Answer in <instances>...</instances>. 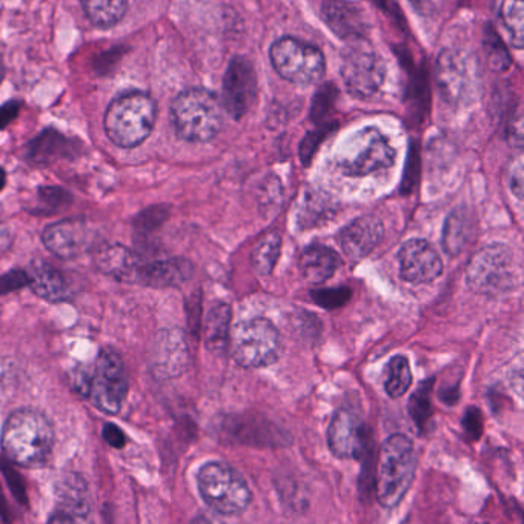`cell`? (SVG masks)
Here are the masks:
<instances>
[{
	"mask_svg": "<svg viewBox=\"0 0 524 524\" xmlns=\"http://www.w3.org/2000/svg\"><path fill=\"white\" fill-rule=\"evenodd\" d=\"M0 445L5 457L16 465L40 468L53 454V423L37 409H17L5 422Z\"/></svg>",
	"mask_w": 524,
	"mask_h": 524,
	"instance_id": "cell-1",
	"label": "cell"
},
{
	"mask_svg": "<svg viewBox=\"0 0 524 524\" xmlns=\"http://www.w3.org/2000/svg\"><path fill=\"white\" fill-rule=\"evenodd\" d=\"M156 119V100L143 91H130L110 103L103 125L114 145L130 150L151 136Z\"/></svg>",
	"mask_w": 524,
	"mask_h": 524,
	"instance_id": "cell-2",
	"label": "cell"
},
{
	"mask_svg": "<svg viewBox=\"0 0 524 524\" xmlns=\"http://www.w3.org/2000/svg\"><path fill=\"white\" fill-rule=\"evenodd\" d=\"M171 120L177 136L186 142H209L222 130L223 105L213 91L190 88L173 100Z\"/></svg>",
	"mask_w": 524,
	"mask_h": 524,
	"instance_id": "cell-3",
	"label": "cell"
},
{
	"mask_svg": "<svg viewBox=\"0 0 524 524\" xmlns=\"http://www.w3.org/2000/svg\"><path fill=\"white\" fill-rule=\"evenodd\" d=\"M414 445L406 435L394 434L386 438L379 454V468L375 475V495L386 509L402 503L414 481Z\"/></svg>",
	"mask_w": 524,
	"mask_h": 524,
	"instance_id": "cell-4",
	"label": "cell"
},
{
	"mask_svg": "<svg viewBox=\"0 0 524 524\" xmlns=\"http://www.w3.org/2000/svg\"><path fill=\"white\" fill-rule=\"evenodd\" d=\"M76 389L105 414L116 415L127 398L128 379L116 351L100 352L93 371L76 372Z\"/></svg>",
	"mask_w": 524,
	"mask_h": 524,
	"instance_id": "cell-5",
	"label": "cell"
},
{
	"mask_svg": "<svg viewBox=\"0 0 524 524\" xmlns=\"http://www.w3.org/2000/svg\"><path fill=\"white\" fill-rule=\"evenodd\" d=\"M200 495L220 515H239L251 503L245 478L222 461H209L197 475Z\"/></svg>",
	"mask_w": 524,
	"mask_h": 524,
	"instance_id": "cell-6",
	"label": "cell"
},
{
	"mask_svg": "<svg viewBox=\"0 0 524 524\" xmlns=\"http://www.w3.org/2000/svg\"><path fill=\"white\" fill-rule=\"evenodd\" d=\"M518 266L509 246L494 243L472 257L466 271V282L481 296H500L517 286Z\"/></svg>",
	"mask_w": 524,
	"mask_h": 524,
	"instance_id": "cell-7",
	"label": "cell"
},
{
	"mask_svg": "<svg viewBox=\"0 0 524 524\" xmlns=\"http://www.w3.org/2000/svg\"><path fill=\"white\" fill-rule=\"evenodd\" d=\"M395 150L379 128L368 127L343 142L337 165L346 176L363 177L394 165Z\"/></svg>",
	"mask_w": 524,
	"mask_h": 524,
	"instance_id": "cell-8",
	"label": "cell"
},
{
	"mask_svg": "<svg viewBox=\"0 0 524 524\" xmlns=\"http://www.w3.org/2000/svg\"><path fill=\"white\" fill-rule=\"evenodd\" d=\"M234 360L245 368H265L276 363L282 351L279 331L269 320H245L229 334Z\"/></svg>",
	"mask_w": 524,
	"mask_h": 524,
	"instance_id": "cell-9",
	"label": "cell"
},
{
	"mask_svg": "<svg viewBox=\"0 0 524 524\" xmlns=\"http://www.w3.org/2000/svg\"><path fill=\"white\" fill-rule=\"evenodd\" d=\"M269 57L277 74L296 85H312L325 74V56L322 51L296 37H282L274 42Z\"/></svg>",
	"mask_w": 524,
	"mask_h": 524,
	"instance_id": "cell-10",
	"label": "cell"
},
{
	"mask_svg": "<svg viewBox=\"0 0 524 524\" xmlns=\"http://www.w3.org/2000/svg\"><path fill=\"white\" fill-rule=\"evenodd\" d=\"M437 83L446 102L452 105L472 102L480 90L477 59L465 51H443L437 59Z\"/></svg>",
	"mask_w": 524,
	"mask_h": 524,
	"instance_id": "cell-11",
	"label": "cell"
},
{
	"mask_svg": "<svg viewBox=\"0 0 524 524\" xmlns=\"http://www.w3.org/2000/svg\"><path fill=\"white\" fill-rule=\"evenodd\" d=\"M343 83L352 96L360 99L377 94L385 82L386 70L382 57L366 42L352 44L342 56Z\"/></svg>",
	"mask_w": 524,
	"mask_h": 524,
	"instance_id": "cell-12",
	"label": "cell"
},
{
	"mask_svg": "<svg viewBox=\"0 0 524 524\" xmlns=\"http://www.w3.org/2000/svg\"><path fill=\"white\" fill-rule=\"evenodd\" d=\"M190 363V349L185 332L179 328L163 329L154 339L150 352V366L154 377L173 380L180 377Z\"/></svg>",
	"mask_w": 524,
	"mask_h": 524,
	"instance_id": "cell-13",
	"label": "cell"
},
{
	"mask_svg": "<svg viewBox=\"0 0 524 524\" xmlns=\"http://www.w3.org/2000/svg\"><path fill=\"white\" fill-rule=\"evenodd\" d=\"M257 94V76L246 57H234L223 79V107L234 119H242L253 107Z\"/></svg>",
	"mask_w": 524,
	"mask_h": 524,
	"instance_id": "cell-14",
	"label": "cell"
},
{
	"mask_svg": "<svg viewBox=\"0 0 524 524\" xmlns=\"http://www.w3.org/2000/svg\"><path fill=\"white\" fill-rule=\"evenodd\" d=\"M366 440L360 415L351 408L337 409L328 426V446L332 454L343 460H357L365 455Z\"/></svg>",
	"mask_w": 524,
	"mask_h": 524,
	"instance_id": "cell-15",
	"label": "cell"
},
{
	"mask_svg": "<svg viewBox=\"0 0 524 524\" xmlns=\"http://www.w3.org/2000/svg\"><path fill=\"white\" fill-rule=\"evenodd\" d=\"M400 276L412 285H425L442 276V257L437 249L423 239H411L398 253Z\"/></svg>",
	"mask_w": 524,
	"mask_h": 524,
	"instance_id": "cell-16",
	"label": "cell"
},
{
	"mask_svg": "<svg viewBox=\"0 0 524 524\" xmlns=\"http://www.w3.org/2000/svg\"><path fill=\"white\" fill-rule=\"evenodd\" d=\"M57 511L50 523L87 521L91 514L90 489L79 474H65L56 485Z\"/></svg>",
	"mask_w": 524,
	"mask_h": 524,
	"instance_id": "cell-17",
	"label": "cell"
},
{
	"mask_svg": "<svg viewBox=\"0 0 524 524\" xmlns=\"http://www.w3.org/2000/svg\"><path fill=\"white\" fill-rule=\"evenodd\" d=\"M42 240L45 248L59 259H76L90 246V229L83 220H60L45 228Z\"/></svg>",
	"mask_w": 524,
	"mask_h": 524,
	"instance_id": "cell-18",
	"label": "cell"
},
{
	"mask_svg": "<svg viewBox=\"0 0 524 524\" xmlns=\"http://www.w3.org/2000/svg\"><path fill=\"white\" fill-rule=\"evenodd\" d=\"M385 236V226L379 217L363 216L349 223L339 234L343 254L352 262L368 257Z\"/></svg>",
	"mask_w": 524,
	"mask_h": 524,
	"instance_id": "cell-19",
	"label": "cell"
},
{
	"mask_svg": "<svg viewBox=\"0 0 524 524\" xmlns=\"http://www.w3.org/2000/svg\"><path fill=\"white\" fill-rule=\"evenodd\" d=\"M194 266L183 257L143 263L139 274V285L148 288H179L193 277Z\"/></svg>",
	"mask_w": 524,
	"mask_h": 524,
	"instance_id": "cell-20",
	"label": "cell"
},
{
	"mask_svg": "<svg viewBox=\"0 0 524 524\" xmlns=\"http://www.w3.org/2000/svg\"><path fill=\"white\" fill-rule=\"evenodd\" d=\"M28 286L40 299L51 303L67 302L71 299V286L64 272L44 260H36L28 269Z\"/></svg>",
	"mask_w": 524,
	"mask_h": 524,
	"instance_id": "cell-21",
	"label": "cell"
},
{
	"mask_svg": "<svg viewBox=\"0 0 524 524\" xmlns=\"http://www.w3.org/2000/svg\"><path fill=\"white\" fill-rule=\"evenodd\" d=\"M97 266L107 276L123 283L139 282L142 257L123 245H108L100 249L96 256Z\"/></svg>",
	"mask_w": 524,
	"mask_h": 524,
	"instance_id": "cell-22",
	"label": "cell"
},
{
	"mask_svg": "<svg viewBox=\"0 0 524 524\" xmlns=\"http://www.w3.org/2000/svg\"><path fill=\"white\" fill-rule=\"evenodd\" d=\"M340 266H342V260L339 254L335 253L334 249L319 245V243L308 246L300 256L302 276L314 285H320L331 279Z\"/></svg>",
	"mask_w": 524,
	"mask_h": 524,
	"instance_id": "cell-23",
	"label": "cell"
},
{
	"mask_svg": "<svg viewBox=\"0 0 524 524\" xmlns=\"http://www.w3.org/2000/svg\"><path fill=\"white\" fill-rule=\"evenodd\" d=\"M325 19L329 27L342 37L362 39L365 31L363 13L355 5L343 0H331L325 5Z\"/></svg>",
	"mask_w": 524,
	"mask_h": 524,
	"instance_id": "cell-24",
	"label": "cell"
},
{
	"mask_svg": "<svg viewBox=\"0 0 524 524\" xmlns=\"http://www.w3.org/2000/svg\"><path fill=\"white\" fill-rule=\"evenodd\" d=\"M231 308L228 303H216L206 314L203 335L206 348L211 352H223L229 342Z\"/></svg>",
	"mask_w": 524,
	"mask_h": 524,
	"instance_id": "cell-25",
	"label": "cell"
},
{
	"mask_svg": "<svg viewBox=\"0 0 524 524\" xmlns=\"http://www.w3.org/2000/svg\"><path fill=\"white\" fill-rule=\"evenodd\" d=\"M80 4L91 24L111 28L125 17L130 0H80Z\"/></svg>",
	"mask_w": 524,
	"mask_h": 524,
	"instance_id": "cell-26",
	"label": "cell"
},
{
	"mask_svg": "<svg viewBox=\"0 0 524 524\" xmlns=\"http://www.w3.org/2000/svg\"><path fill=\"white\" fill-rule=\"evenodd\" d=\"M472 233L471 219L463 209L449 214L443 231V248L449 256H458Z\"/></svg>",
	"mask_w": 524,
	"mask_h": 524,
	"instance_id": "cell-27",
	"label": "cell"
},
{
	"mask_svg": "<svg viewBox=\"0 0 524 524\" xmlns=\"http://www.w3.org/2000/svg\"><path fill=\"white\" fill-rule=\"evenodd\" d=\"M412 385L411 365L403 355H395L389 360L385 371V391L391 398H400Z\"/></svg>",
	"mask_w": 524,
	"mask_h": 524,
	"instance_id": "cell-28",
	"label": "cell"
},
{
	"mask_svg": "<svg viewBox=\"0 0 524 524\" xmlns=\"http://www.w3.org/2000/svg\"><path fill=\"white\" fill-rule=\"evenodd\" d=\"M282 240L277 234H269L260 240L259 245L253 251V266L260 276H269L272 269L276 268L280 256Z\"/></svg>",
	"mask_w": 524,
	"mask_h": 524,
	"instance_id": "cell-29",
	"label": "cell"
},
{
	"mask_svg": "<svg viewBox=\"0 0 524 524\" xmlns=\"http://www.w3.org/2000/svg\"><path fill=\"white\" fill-rule=\"evenodd\" d=\"M501 20L512 39V45L518 50L524 42V2L523 0H505L501 4Z\"/></svg>",
	"mask_w": 524,
	"mask_h": 524,
	"instance_id": "cell-30",
	"label": "cell"
},
{
	"mask_svg": "<svg viewBox=\"0 0 524 524\" xmlns=\"http://www.w3.org/2000/svg\"><path fill=\"white\" fill-rule=\"evenodd\" d=\"M434 382L435 380L431 379L428 382L420 383L409 400V415L420 431H425L432 415L431 395Z\"/></svg>",
	"mask_w": 524,
	"mask_h": 524,
	"instance_id": "cell-31",
	"label": "cell"
},
{
	"mask_svg": "<svg viewBox=\"0 0 524 524\" xmlns=\"http://www.w3.org/2000/svg\"><path fill=\"white\" fill-rule=\"evenodd\" d=\"M352 291L346 286L343 288L314 289L311 291V299L323 309H339L351 300Z\"/></svg>",
	"mask_w": 524,
	"mask_h": 524,
	"instance_id": "cell-32",
	"label": "cell"
},
{
	"mask_svg": "<svg viewBox=\"0 0 524 524\" xmlns=\"http://www.w3.org/2000/svg\"><path fill=\"white\" fill-rule=\"evenodd\" d=\"M168 214L170 211L165 206H151L134 219V228L139 233H150L163 225V222L168 219Z\"/></svg>",
	"mask_w": 524,
	"mask_h": 524,
	"instance_id": "cell-33",
	"label": "cell"
},
{
	"mask_svg": "<svg viewBox=\"0 0 524 524\" xmlns=\"http://www.w3.org/2000/svg\"><path fill=\"white\" fill-rule=\"evenodd\" d=\"M28 285V272L24 269H16V271L7 272L0 276V296L8 294V292L17 291V289L24 288Z\"/></svg>",
	"mask_w": 524,
	"mask_h": 524,
	"instance_id": "cell-34",
	"label": "cell"
},
{
	"mask_svg": "<svg viewBox=\"0 0 524 524\" xmlns=\"http://www.w3.org/2000/svg\"><path fill=\"white\" fill-rule=\"evenodd\" d=\"M0 469L4 471L5 478H7L8 485H10L11 491L16 495L17 500H27V492H25L24 480L8 465L7 461H0Z\"/></svg>",
	"mask_w": 524,
	"mask_h": 524,
	"instance_id": "cell-35",
	"label": "cell"
},
{
	"mask_svg": "<svg viewBox=\"0 0 524 524\" xmlns=\"http://www.w3.org/2000/svg\"><path fill=\"white\" fill-rule=\"evenodd\" d=\"M463 428H465L466 435L471 440H477L483 432V417H481L480 409L469 408L466 411L465 418H463Z\"/></svg>",
	"mask_w": 524,
	"mask_h": 524,
	"instance_id": "cell-36",
	"label": "cell"
},
{
	"mask_svg": "<svg viewBox=\"0 0 524 524\" xmlns=\"http://www.w3.org/2000/svg\"><path fill=\"white\" fill-rule=\"evenodd\" d=\"M39 193L42 200L51 208L67 205L68 202H71L70 194L67 191L60 190V188H42Z\"/></svg>",
	"mask_w": 524,
	"mask_h": 524,
	"instance_id": "cell-37",
	"label": "cell"
},
{
	"mask_svg": "<svg viewBox=\"0 0 524 524\" xmlns=\"http://www.w3.org/2000/svg\"><path fill=\"white\" fill-rule=\"evenodd\" d=\"M414 10L417 11L420 16L431 17L435 14L440 13L445 0H409Z\"/></svg>",
	"mask_w": 524,
	"mask_h": 524,
	"instance_id": "cell-38",
	"label": "cell"
},
{
	"mask_svg": "<svg viewBox=\"0 0 524 524\" xmlns=\"http://www.w3.org/2000/svg\"><path fill=\"white\" fill-rule=\"evenodd\" d=\"M102 435L103 438H105V442L113 446V448L122 449L123 446L127 445V438H125L122 429H120L119 426L113 425V423L105 425Z\"/></svg>",
	"mask_w": 524,
	"mask_h": 524,
	"instance_id": "cell-39",
	"label": "cell"
},
{
	"mask_svg": "<svg viewBox=\"0 0 524 524\" xmlns=\"http://www.w3.org/2000/svg\"><path fill=\"white\" fill-rule=\"evenodd\" d=\"M20 108H22V103L17 102V100H10V102L5 103L4 107H0V130L7 128L16 119Z\"/></svg>",
	"mask_w": 524,
	"mask_h": 524,
	"instance_id": "cell-40",
	"label": "cell"
},
{
	"mask_svg": "<svg viewBox=\"0 0 524 524\" xmlns=\"http://www.w3.org/2000/svg\"><path fill=\"white\" fill-rule=\"evenodd\" d=\"M511 190L518 199H523V162L518 157L511 171Z\"/></svg>",
	"mask_w": 524,
	"mask_h": 524,
	"instance_id": "cell-41",
	"label": "cell"
},
{
	"mask_svg": "<svg viewBox=\"0 0 524 524\" xmlns=\"http://www.w3.org/2000/svg\"><path fill=\"white\" fill-rule=\"evenodd\" d=\"M0 515H4L5 520H8L7 503H5L4 494H2V491H0Z\"/></svg>",
	"mask_w": 524,
	"mask_h": 524,
	"instance_id": "cell-42",
	"label": "cell"
},
{
	"mask_svg": "<svg viewBox=\"0 0 524 524\" xmlns=\"http://www.w3.org/2000/svg\"><path fill=\"white\" fill-rule=\"evenodd\" d=\"M5 183H7V174H5L4 168L0 166V191L4 190Z\"/></svg>",
	"mask_w": 524,
	"mask_h": 524,
	"instance_id": "cell-43",
	"label": "cell"
}]
</instances>
